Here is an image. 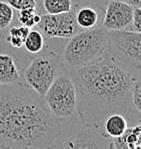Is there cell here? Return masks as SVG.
Segmentation results:
<instances>
[{
	"instance_id": "44dd1931",
	"label": "cell",
	"mask_w": 141,
	"mask_h": 149,
	"mask_svg": "<svg viewBox=\"0 0 141 149\" xmlns=\"http://www.w3.org/2000/svg\"><path fill=\"white\" fill-rule=\"evenodd\" d=\"M141 30V9L139 6H133L131 31L140 32Z\"/></svg>"
},
{
	"instance_id": "30bf717a",
	"label": "cell",
	"mask_w": 141,
	"mask_h": 149,
	"mask_svg": "<svg viewBox=\"0 0 141 149\" xmlns=\"http://www.w3.org/2000/svg\"><path fill=\"white\" fill-rule=\"evenodd\" d=\"M21 68L15 55L0 53V86L21 83Z\"/></svg>"
},
{
	"instance_id": "6da1fadb",
	"label": "cell",
	"mask_w": 141,
	"mask_h": 149,
	"mask_svg": "<svg viewBox=\"0 0 141 149\" xmlns=\"http://www.w3.org/2000/svg\"><path fill=\"white\" fill-rule=\"evenodd\" d=\"M76 92V111L88 128L98 129L112 114L128 120L136 115L131 102L133 82L107 54L89 65L68 70Z\"/></svg>"
},
{
	"instance_id": "2e32d148",
	"label": "cell",
	"mask_w": 141,
	"mask_h": 149,
	"mask_svg": "<svg viewBox=\"0 0 141 149\" xmlns=\"http://www.w3.org/2000/svg\"><path fill=\"white\" fill-rule=\"evenodd\" d=\"M17 18L22 26L32 28L34 26H37V24L40 22L41 15L37 12V10L34 9H24L18 11Z\"/></svg>"
},
{
	"instance_id": "9c48e42d",
	"label": "cell",
	"mask_w": 141,
	"mask_h": 149,
	"mask_svg": "<svg viewBox=\"0 0 141 149\" xmlns=\"http://www.w3.org/2000/svg\"><path fill=\"white\" fill-rule=\"evenodd\" d=\"M103 137L90 128L79 130L64 141L61 149H103Z\"/></svg>"
},
{
	"instance_id": "603a6c76",
	"label": "cell",
	"mask_w": 141,
	"mask_h": 149,
	"mask_svg": "<svg viewBox=\"0 0 141 149\" xmlns=\"http://www.w3.org/2000/svg\"><path fill=\"white\" fill-rule=\"evenodd\" d=\"M116 1H121L124 3H127L131 6H141V0H116Z\"/></svg>"
},
{
	"instance_id": "4fadbf2b",
	"label": "cell",
	"mask_w": 141,
	"mask_h": 149,
	"mask_svg": "<svg viewBox=\"0 0 141 149\" xmlns=\"http://www.w3.org/2000/svg\"><path fill=\"white\" fill-rule=\"evenodd\" d=\"M23 46L30 53L37 54L44 49L45 37L39 30H29V33L24 40Z\"/></svg>"
},
{
	"instance_id": "d6986e66",
	"label": "cell",
	"mask_w": 141,
	"mask_h": 149,
	"mask_svg": "<svg viewBox=\"0 0 141 149\" xmlns=\"http://www.w3.org/2000/svg\"><path fill=\"white\" fill-rule=\"evenodd\" d=\"M131 102L136 116L140 117L141 111V82L140 78L135 79L133 82L132 91H131Z\"/></svg>"
},
{
	"instance_id": "e0dca14e",
	"label": "cell",
	"mask_w": 141,
	"mask_h": 149,
	"mask_svg": "<svg viewBox=\"0 0 141 149\" xmlns=\"http://www.w3.org/2000/svg\"><path fill=\"white\" fill-rule=\"evenodd\" d=\"M141 129L140 125L137 124L132 127H128L125 131L126 143L128 149H141Z\"/></svg>"
},
{
	"instance_id": "ba28073f",
	"label": "cell",
	"mask_w": 141,
	"mask_h": 149,
	"mask_svg": "<svg viewBox=\"0 0 141 149\" xmlns=\"http://www.w3.org/2000/svg\"><path fill=\"white\" fill-rule=\"evenodd\" d=\"M133 6L116 0H108L102 27L108 31L131 30Z\"/></svg>"
},
{
	"instance_id": "8fae6325",
	"label": "cell",
	"mask_w": 141,
	"mask_h": 149,
	"mask_svg": "<svg viewBox=\"0 0 141 149\" xmlns=\"http://www.w3.org/2000/svg\"><path fill=\"white\" fill-rule=\"evenodd\" d=\"M104 132L102 137H119L128 128V120L121 114H112L105 119L103 123Z\"/></svg>"
},
{
	"instance_id": "277c9868",
	"label": "cell",
	"mask_w": 141,
	"mask_h": 149,
	"mask_svg": "<svg viewBox=\"0 0 141 149\" xmlns=\"http://www.w3.org/2000/svg\"><path fill=\"white\" fill-rule=\"evenodd\" d=\"M107 56L132 79H139L141 71L140 32L108 31Z\"/></svg>"
},
{
	"instance_id": "7402d4cb",
	"label": "cell",
	"mask_w": 141,
	"mask_h": 149,
	"mask_svg": "<svg viewBox=\"0 0 141 149\" xmlns=\"http://www.w3.org/2000/svg\"><path fill=\"white\" fill-rule=\"evenodd\" d=\"M109 149H128L127 148L125 132L121 136L114 137V138L111 139V142L109 144Z\"/></svg>"
},
{
	"instance_id": "52a82bcc",
	"label": "cell",
	"mask_w": 141,
	"mask_h": 149,
	"mask_svg": "<svg viewBox=\"0 0 141 149\" xmlns=\"http://www.w3.org/2000/svg\"><path fill=\"white\" fill-rule=\"evenodd\" d=\"M38 29L46 38H62L69 39L80 31L74 17V11L71 10L61 14L41 15Z\"/></svg>"
},
{
	"instance_id": "ffe728a7",
	"label": "cell",
	"mask_w": 141,
	"mask_h": 149,
	"mask_svg": "<svg viewBox=\"0 0 141 149\" xmlns=\"http://www.w3.org/2000/svg\"><path fill=\"white\" fill-rule=\"evenodd\" d=\"M7 3L12 9L17 11L24 9H34L37 10V0H2Z\"/></svg>"
},
{
	"instance_id": "3957f363",
	"label": "cell",
	"mask_w": 141,
	"mask_h": 149,
	"mask_svg": "<svg viewBox=\"0 0 141 149\" xmlns=\"http://www.w3.org/2000/svg\"><path fill=\"white\" fill-rule=\"evenodd\" d=\"M108 30L102 26L79 31L69 38L63 50L61 60L65 69L95 63L107 54Z\"/></svg>"
},
{
	"instance_id": "8992f818",
	"label": "cell",
	"mask_w": 141,
	"mask_h": 149,
	"mask_svg": "<svg viewBox=\"0 0 141 149\" xmlns=\"http://www.w3.org/2000/svg\"><path fill=\"white\" fill-rule=\"evenodd\" d=\"M46 106L56 119L66 121L76 112V92L68 70H64L49 86L43 97Z\"/></svg>"
},
{
	"instance_id": "cb8c5ba5",
	"label": "cell",
	"mask_w": 141,
	"mask_h": 149,
	"mask_svg": "<svg viewBox=\"0 0 141 149\" xmlns=\"http://www.w3.org/2000/svg\"><path fill=\"white\" fill-rule=\"evenodd\" d=\"M29 149H50V147H40V148H29Z\"/></svg>"
},
{
	"instance_id": "5b68a950",
	"label": "cell",
	"mask_w": 141,
	"mask_h": 149,
	"mask_svg": "<svg viewBox=\"0 0 141 149\" xmlns=\"http://www.w3.org/2000/svg\"><path fill=\"white\" fill-rule=\"evenodd\" d=\"M64 70L60 55L51 50H42L31 58L23 76L27 87L43 98L49 86Z\"/></svg>"
},
{
	"instance_id": "ac0fdd59",
	"label": "cell",
	"mask_w": 141,
	"mask_h": 149,
	"mask_svg": "<svg viewBox=\"0 0 141 149\" xmlns=\"http://www.w3.org/2000/svg\"><path fill=\"white\" fill-rule=\"evenodd\" d=\"M13 9L7 3L0 0V30L8 28L13 20Z\"/></svg>"
},
{
	"instance_id": "7a4b0ae2",
	"label": "cell",
	"mask_w": 141,
	"mask_h": 149,
	"mask_svg": "<svg viewBox=\"0 0 141 149\" xmlns=\"http://www.w3.org/2000/svg\"><path fill=\"white\" fill-rule=\"evenodd\" d=\"M60 134V121L37 93L22 83L0 86V148L50 147Z\"/></svg>"
},
{
	"instance_id": "7c38bea8",
	"label": "cell",
	"mask_w": 141,
	"mask_h": 149,
	"mask_svg": "<svg viewBox=\"0 0 141 149\" xmlns=\"http://www.w3.org/2000/svg\"><path fill=\"white\" fill-rule=\"evenodd\" d=\"M74 17L77 26L84 30L95 28L98 24V13L90 6L76 7L74 11Z\"/></svg>"
},
{
	"instance_id": "9a60e30c",
	"label": "cell",
	"mask_w": 141,
	"mask_h": 149,
	"mask_svg": "<svg viewBox=\"0 0 141 149\" xmlns=\"http://www.w3.org/2000/svg\"><path fill=\"white\" fill-rule=\"evenodd\" d=\"M29 30H30V28L25 27V26L12 27V28H10V30H9L8 35L5 37L6 41L15 48L22 47L24 44L25 38H26L27 34L29 33Z\"/></svg>"
},
{
	"instance_id": "5bb4252c",
	"label": "cell",
	"mask_w": 141,
	"mask_h": 149,
	"mask_svg": "<svg viewBox=\"0 0 141 149\" xmlns=\"http://www.w3.org/2000/svg\"><path fill=\"white\" fill-rule=\"evenodd\" d=\"M43 7L47 14H61L72 10V0H43Z\"/></svg>"
}]
</instances>
